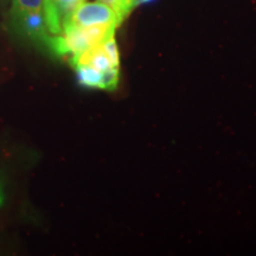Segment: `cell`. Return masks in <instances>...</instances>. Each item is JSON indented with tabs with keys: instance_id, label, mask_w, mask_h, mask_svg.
I'll use <instances>...</instances> for the list:
<instances>
[{
	"instance_id": "1",
	"label": "cell",
	"mask_w": 256,
	"mask_h": 256,
	"mask_svg": "<svg viewBox=\"0 0 256 256\" xmlns=\"http://www.w3.org/2000/svg\"><path fill=\"white\" fill-rule=\"evenodd\" d=\"M118 25L95 24L87 26H64L60 34L50 36L46 44L58 55H78L114 37Z\"/></svg>"
},
{
	"instance_id": "2",
	"label": "cell",
	"mask_w": 256,
	"mask_h": 256,
	"mask_svg": "<svg viewBox=\"0 0 256 256\" xmlns=\"http://www.w3.org/2000/svg\"><path fill=\"white\" fill-rule=\"evenodd\" d=\"M124 19L120 17L113 8L106 5L104 2H83L72 11L64 22V26H87V25L95 24H115L119 25L122 23Z\"/></svg>"
},
{
	"instance_id": "3",
	"label": "cell",
	"mask_w": 256,
	"mask_h": 256,
	"mask_svg": "<svg viewBox=\"0 0 256 256\" xmlns=\"http://www.w3.org/2000/svg\"><path fill=\"white\" fill-rule=\"evenodd\" d=\"M86 0H44L43 14L50 34L57 36L63 31L66 19Z\"/></svg>"
},
{
	"instance_id": "4",
	"label": "cell",
	"mask_w": 256,
	"mask_h": 256,
	"mask_svg": "<svg viewBox=\"0 0 256 256\" xmlns=\"http://www.w3.org/2000/svg\"><path fill=\"white\" fill-rule=\"evenodd\" d=\"M12 22L20 34H25L31 40L46 44L50 34L48 31L43 11L28 12L17 19H14Z\"/></svg>"
},
{
	"instance_id": "5",
	"label": "cell",
	"mask_w": 256,
	"mask_h": 256,
	"mask_svg": "<svg viewBox=\"0 0 256 256\" xmlns=\"http://www.w3.org/2000/svg\"><path fill=\"white\" fill-rule=\"evenodd\" d=\"M76 72H78V81L81 84L86 86L89 88H98L101 89V80L102 72L98 70L90 68L87 66H75Z\"/></svg>"
},
{
	"instance_id": "6",
	"label": "cell",
	"mask_w": 256,
	"mask_h": 256,
	"mask_svg": "<svg viewBox=\"0 0 256 256\" xmlns=\"http://www.w3.org/2000/svg\"><path fill=\"white\" fill-rule=\"evenodd\" d=\"M44 0H14L11 8V18L17 19L28 12L43 11Z\"/></svg>"
},
{
	"instance_id": "7",
	"label": "cell",
	"mask_w": 256,
	"mask_h": 256,
	"mask_svg": "<svg viewBox=\"0 0 256 256\" xmlns=\"http://www.w3.org/2000/svg\"><path fill=\"white\" fill-rule=\"evenodd\" d=\"M118 81H119V68L106 70V72H102L101 89L114 90L118 86Z\"/></svg>"
},
{
	"instance_id": "8",
	"label": "cell",
	"mask_w": 256,
	"mask_h": 256,
	"mask_svg": "<svg viewBox=\"0 0 256 256\" xmlns=\"http://www.w3.org/2000/svg\"><path fill=\"white\" fill-rule=\"evenodd\" d=\"M2 203H4V191H2V184H0V206H2Z\"/></svg>"
},
{
	"instance_id": "9",
	"label": "cell",
	"mask_w": 256,
	"mask_h": 256,
	"mask_svg": "<svg viewBox=\"0 0 256 256\" xmlns=\"http://www.w3.org/2000/svg\"><path fill=\"white\" fill-rule=\"evenodd\" d=\"M124 2H127L128 4H130V5H132L133 8H134V6L136 5V0H124Z\"/></svg>"
},
{
	"instance_id": "10",
	"label": "cell",
	"mask_w": 256,
	"mask_h": 256,
	"mask_svg": "<svg viewBox=\"0 0 256 256\" xmlns=\"http://www.w3.org/2000/svg\"><path fill=\"white\" fill-rule=\"evenodd\" d=\"M153 2V0H136V4H142V2Z\"/></svg>"
}]
</instances>
